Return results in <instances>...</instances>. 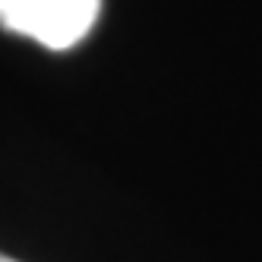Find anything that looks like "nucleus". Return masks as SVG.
<instances>
[{"instance_id":"2","label":"nucleus","mask_w":262,"mask_h":262,"mask_svg":"<svg viewBox=\"0 0 262 262\" xmlns=\"http://www.w3.org/2000/svg\"><path fill=\"white\" fill-rule=\"evenodd\" d=\"M0 262H16V259H10V256H4V253H0Z\"/></svg>"},{"instance_id":"1","label":"nucleus","mask_w":262,"mask_h":262,"mask_svg":"<svg viewBox=\"0 0 262 262\" xmlns=\"http://www.w3.org/2000/svg\"><path fill=\"white\" fill-rule=\"evenodd\" d=\"M101 0H0V26L51 51H67L92 32Z\"/></svg>"}]
</instances>
